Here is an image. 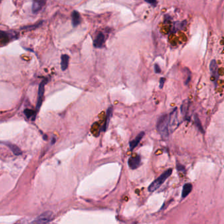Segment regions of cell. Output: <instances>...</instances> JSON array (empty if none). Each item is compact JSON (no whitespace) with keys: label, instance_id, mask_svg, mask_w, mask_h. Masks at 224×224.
Here are the masks:
<instances>
[{"label":"cell","instance_id":"cell-1","mask_svg":"<svg viewBox=\"0 0 224 224\" xmlns=\"http://www.w3.org/2000/svg\"><path fill=\"white\" fill-rule=\"evenodd\" d=\"M170 122H169V114H164L160 116L158 119L157 129L161 137L163 139H168L170 135Z\"/></svg>","mask_w":224,"mask_h":224},{"label":"cell","instance_id":"cell-2","mask_svg":"<svg viewBox=\"0 0 224 224\" xmlns=\"http://www.w3.org/2000/svg\"><path fill=\"white\" fill-rule=\"evenodd\" d=\"M172 174V168L168 169L167 170L164 172L158 178L156 179L150 183L148 187V191L152 192L160 188V187L164 183V181L171 176Z\"/></svg>","mask_w":224,"mask_h":224},{"label":"cell","instance_id":"cell-3","mask_svg":"<svg viewBox=\"0 0 224 224\" xmlns=\"http://www.w3.org/2000/svg\"><path fill=\"white\" fill-rule=\"evenodd\" d=\"M169 122H170V132H172L178 125V110L175 108L169 114Z\"/></svg>","mask_w":224,"mask_h":224},{"label":"cell","instance_id":"cell-4","mask_svg":"<svg viewBox=\"0 0 224 224\" xmlns=\"http://www.w3.org/2000/svg\"><path fill=\"white\" fill-rule=\"evenodd\" d=\"M48 82V80L44 79L41 81L40 83V85H39L38 88V101H37V105H36V110L38 111L40 109V106L41 105L43 101V96L44 94V92H45V85Z\"/></svg>","mask_w":224,"mask_h":224},{"label":"cell","instance_id":"cell-5","mask_svg":"<svg viewBox=\"0 0 224 224\" xmlns=\"http://www.w3.org/2000/svg\"><path fill=\"white\" fill-rule=\"evenodd\" d=\"M52 219H53V213L51 212H46L38 216L34 221H32V223H46L49 222Z\"/></svg>","mask_w":224,"mask_h":224},{"label":"cell","instance_id":"cell-6","mask_svg":"<svg viewBox=\"0 0 224 224\" xmlns=\"http://www.w3.org/2000/svg\"><path fill=\"white\" fill-rule=\"evenodd\" d=\"M127 164H128L129 167L132 170L137 169L140 166L141 157L138 155L134 156V157H131L128 159Z\"/></svg>","mask_w":224,"mask_h":224},{"label":"cell","instance_id":"cell-7","mask_svg":"<svg viewBox=\"0 0 224 224\" xmlns=\"http://www.w3.org/2000/svg\"><path fill=\"white\" fill-rule=\"evenodd\" d=\"M218 70V64L216 63V61L215 60H212L210 64V70L212 76L214 78L213 80L215 82V83H216L219 78Z\"/></svg>","mask_w":224,"mask_h":224},{"label":"cell","instance_id":"cell-8","mask_svg":"<svg viewBox=\"0 0 224 224\" xmlns=\"http://www.w3.org/2000/svg\"><path fill=\"white\" fill-rule=\"evenodd\" d=\"M47 0H33L32 10L34 13H37L43 8L46 4Z\"/></svg>","mask_w":224,"mask_h":224},{"label":"cell","instance_id":"cell-9","mask_svg":"<svg viewBox=\"0 0 224 224\" xmlns=\"http://www.w3.org/2000/svg\"><path fill=\"white\" fill-rule=\"evenodd\" d=\"M145 135V132H140L139 134H138L134 139H133L131 141L129 142V146H130V150H133L134 148L137 147V146L139 145V143H140L141 140L143 139V137H144Z\"/></svg>","mask_w":224,"mask_h":224},{"label":"cell","instance_id":"cell-10","mask_svg":"<svg viewBox=\"0 0 224 224\" xmlns=\"http://www.w3.org/2000/svg\"><path fill=\"white\" fill-rule=\"evenodd\" d=\"M113 106H109L107 109V111H106V116L105 124H104L103 126V131H106L108 128L109 123H110V121H111V118L112 117V115H113Z\"/></svg>","mask_w":224,"mask_h":224},{"label":"cell","instance_id":"cell-11","mask_svg":"<svg viewBox=\"0 0 224 224\" xmlns=\"http://www.w3.org/2000/svg\"><path fill=\"white\" fill-rule=\"evenodd\" d=\"M81 22V17L80 13L76 11H74L72 13V23L74 27H77Z\"/></svg>","mask_w":224,"mask_h":224},{"label":"cell","instance_id":"cell-12","mask_svg":"<svg viewBox=\"0 0 224 224\" xmlns=\"http://www.w3.org/2000/svg\"><path fill=\"white\" fill-rule=\"evenodd\" d=\"M192 189V186L191 183L185 184L183 187V190H182V193H181L182 199H185L187 196H188L190 192H191Z\"/></svg>","mask_w":224,"mask_h":224},{"label":"cell","instance_id":"cell-13","mask_svg":"<svg viewBox=\"0 0 224 224\" xmlns=\"http://www.w3.org/2000/svg\"><path fill=\"white\" fill-rule=\"evenodd\" d=\"M104 40H105L104 35L102 33H99L94 40V43H93L94 46L96 47V48H101L103 45Z\"/></svg>","mask_w":224,"mask_h":224},{"label":"cell","instance_id":"cell-14","mask_svg":"<svg viewBox=\"0 0 224 224\" xmlns=\"http://www.w3.org/2000/svg\"><path fill=\"white\" fill-rule=\"evenodd\" d=\"M189 105L190 103L189 100L186 99L183 101L181 106V113L186 118H187V114H188L187 113H188Z\"/></svg>","mask_w":224,"mask_h":224},{"label":"cell","instance_id":"cell-15","mask_svg":"<svg viewBox=\"0 0 224 224\" xmlns=\"http://www.w3.org/2000/svg\"><path fill=\"white\" fill-rule=\"evenodd\" d=\"M69 57L67 55H62L61 56V69L63 70H66L69 66Z\"/></svg>","mask_w":224,"mask_h":224},{"label":"cell","instance_id":"cell-16","mask_svg":"<svg viewBox=\"0 0 224 224\" xmlns=\"http://www.w3.org/2000/svg\"><path fill=\"white\" fill-rule=\"evenodd\" d=\"M194 120H195V125H196L197 127L198 128V130H199V131L201 132V133H204V129H203V127L202 126L201 124V122H200V120L199 119V116L197 115V114H195L194 115Z\"/></svg>","mask_w":224,"mask_h":224},{"label":"cell","instance_id":"cell-17","mask_svg":"<svg viewBox=\"0 0 224 224\" xmlns=\"http://www.w3.org/2000/svg\"><path fill=\"white\" fill-rule=\"evenodd\" d=\"M8 146H9V147L11 149L13 153L15 155H20L22 154L21 150H20V148L18 147L17 145H13V144H9V145H8Z\"/></svg>","mask_w":224,"mask_h":224},{"label":"cell","instance_id":"cell-18","mask_svg":"<svg viewBox=\"0 0 224 224\" xmlns=\"http://www.w3.org/2000/svg\"><path fill=\"white\" fill-rule=\"evenodd\" d=\"M9 36L6 32L0 31V41L1 42L7 43L9 41Z\"/></svg>","mask_w":224,"mask_h":224},{"label":"cell","instance_id":"cell-19","mask_svg":"<svg viewBox=\"0 0 224 224\" xmlns=\"http://www.w3.org/2000/svg\"><path fill=\"white\" fill-rule=\"evenodd\" d=\"M24 114H26V116H27L28 118H31V117L32 118L33 116H34L35 118L36 116V112H34L32 110H30V109H26L24 111Z\"/></svg>","mask_w":224,"mask_h":224},{"label":"cell","instance_id":"cell-20","mask_svg":"<svg viewBox=\"0 0 224 224\" xmlns=\"http://www.w3.org/2000/svg\"><path fill=\"white\" fill-rule=\"evenodd\" d=\"M41 24H42V22H40V23H38V24H34V25H32V26H28V27H23L21 29L22 30H32V29H34V28L38 27L39 26H40Z\"/></svg>","mask_w":224,"mask_h":224},{"label":"cell","instance_id":"cell-21","mask_svg":"<svg viewBox=\"0 0 224 224\" xmlns=\"http://www.w3.org/2000/svg\"><path fill=\"white\" fill-rule=\"evenodd\" d=\"M186 21L182 22H180V23H178H178H176V25H175V27H174L176 28L177 30H181L182 28H183V27L186 26Z\"/></svg>","mask_w":224,"mask_h":224},{"label":"cell","instance_id":"cell-22","mask_svg":"<svg viewBox=\"0 0 224 224\" xmlns=\"http://www.w3.org/2000/svg\"><path fill=\"white\" fill-rule=\"evenodd\" d=\"M176 169L179 172H185L186 171V168H185L184 166H183L181 164L179 163H177V166H176Z\"/></svg>","mask_w":224,"mask_h":224},{"label":"cell","instance_id":"cell-23","mask_svg":"<svg viewBox=\"0 0 224 224\" xmlns=\"http://www.w3.org/2000/svg\"><path fill=\"white\" fill-rule=\"evenodd\" d=\"M155 72L157 73V74H159V73L161 72V69L159 66V65L157 64H156L155 65Z\"/></svg>","mask_w":224,"mask_h":224},{"label":"cell","instance_id":"cell-24","mask_svg":"<svg viewBox=\"0 0 224 224\" xmlns=\"http://www.w3.org/2000/svg\"><path fill=\"white\" fill-rule=\"evenodd\" d=\"M165 81H166V79L164 78H161L160 79V85H159V88H160V89H162V88H163Z\"/></svg>","mask_w":224,"mask_h":224},{"label":"cell","instance_id":"cell-25","mask_svg":"<svg viewBox=\"0 0 224 224\" xmlns=\"http://www.w3.org/2000/svg\"><path fill=\"white\" fill-rule=\"evenodd\" d=\"M145 1L147 2V3L151 4L154 6H155L156 5H157V0H145Z\"/></svg>","mask_w":224,"mask_h":224},{"label":"cell","instance_id":"cell-26","mask_svg":"<svg viewBox=\"0 0 224 224\" xmlns=\"http://www.w3.org/2000/svg\"><path fill=\"white\" fill-rule=\"evenodd\" d=\"M2 1V0H0V3H1V1Z\"/></svg>","mask_w":224,"mask_h":224}]
</instances>
